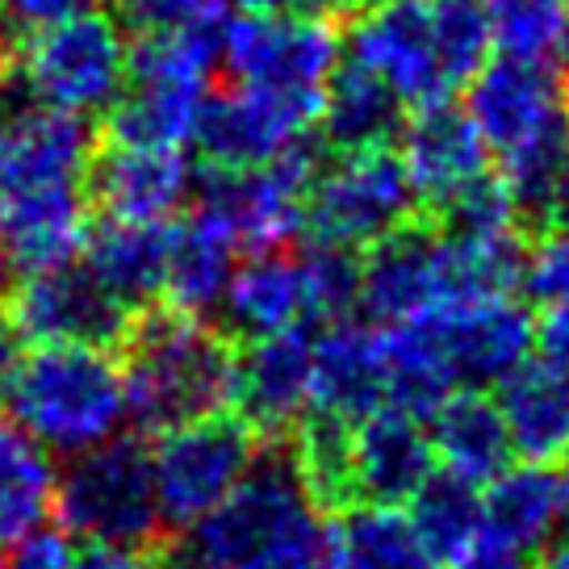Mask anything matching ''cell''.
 Listing matches in <instances>:
<instances>
[{
  "mask_svg": "<svg viewBox=\"0 0 569 569\" xmlns=\"http://www.w3.org/2000/svg\"><path fill=\"white\" fill-rule=\"evenodd\" d=\"M465 89V113L486 139L490 160H498V180L516 197L519 218L545 227L569 168V84L549 63L498 59Z\"/></svg>",
  "mask_w": 569,
  "mask_h": 569,
  "instance_id": "cell-1",
  "label": "cell"
},
{
  "mask_svg": "<svg viewBox=\"0 0 569 569\" xmlns=\"http://www.w3.org/2000/svg\"><path fill=\"white\" fill-rule=\"evenodd\" d=\"M126 419L139 436L234 410L239 348L227 331L177 310H142L122 339Z\"/></svg>",
  "mask_w": 569,
  "mask_h": 569,
  "instance_id": "cell-2",
  "label": "cell"
},
{
  "mask_svg": "<svg viewBox=\"0 0 569 569\" xmlns=\"http://www.w3.org/2000/svg\"><path fill=\"white\" fill-rule=\"evenodd\" d=\"M0 398L21 431L63 457L97 448L126 423L118 360L84 343H38L30 356H18Z\"/></svg>",
  "mask_w": 569,
  "mask_h": 569,
  "instance_id": "cell-3",
  "label": "cell"
},
{
  "mask_svg": "<svg viewBox=\"0 0 569 569\" xmlns=\"http://www.w3.org/2000/svg\"><path fill=\"white\" fill-rule=\"evenodd\" d=\"M51 516L71 540L156 549L163 532L151 448L142 436H109L97 448L76 452L54 478Z\"/></svg>",
  "mask_w": 569,
  "mask_h": 569,
  "instance_id": "cell-4",
  "label": "cell"
},
{
  "mask_svg": "<svg viewBox=\"0 0 569 569\" xmlns=\"http://www.w3.org/2000/svg\"><path fill=\"white\" fill-rule=\"evenodd\" d=\"M319 507L310 502L298 465L289 448L256 452L251 469L239 478L231 495L206 516L189 523L172 552H163V569H234L248 557L268 549L277 536H284L293 523L315 516Z\"/></svg>",
  "mask_w": 569,
  "mask_h": 569,
  "instance_id": "cell-5",
  "label": "cell"
},
{
  "mask_svg": "<svg viewBox=\"0 0 569 569\" xmlns=\"http://www.w3.org/2000/svg\"><path fill=\"white\" fill-rule=\"evenodd\" d=\"M126 34L122 21L84 9L51 30L21 38L13 68L21 71L34 101L68 109L80 118L106 113L126 80Z\"/></svg>",
  "mask_w": 569,
  "mask_h": 569,
  "instance_id": "cell-6",
  "label": "cell"
},
{
  "mask_svg": "<svg viewBox=\"0 0 569 569\" xmlns=\"http://www.w3.org/2000/svg\"><path fill=\"white\" fill-rule=\"evenodd\" d=\"M260 452V436L234 410L201 415L160 431L151 448V478L163 528L184 532L231 495Z\"/></svg>",
  "mask_w": 569,
  "mask_h": 569,
  "instance_id": "cell-7",
  "label": "cell"
},
{
  "mask_svg": "<svg viewBox=\"0 0 569 569\" xmlns=\"http://www.w3.org/2000/svg\"><path fill=\"white\" fill-rule=\"evenodd\" d=\"M319 168L322 139L310 134L260 168H210L197 206L227 222L239 251H284L306 234V193Z\"/></svg>",
  "mask_w": 569,
  "mask_h": 569,
  "instance_id": "cell-8",
  "label": "cell"
},
{
  "mask_svg": "<svg viewBox=\"0 0 569 569\" xmlns=\"http://www.w3.org/2000/svg\"><path fill=\"white\" fill-rule=\"evenodd\" d=\"M407 218H415V193L393 147L339 151L306 193V234L331 248L365 251Z\"/></svg>",
  "mask_w": 569,
  "mask_h": 569,
  "instance_id": "cell-9",
  "label": "cell"
},
{
  "mask_svg": "<svg viewBox=\"0 0 569 569\" xmlns=\"http://www.w3.org/2000/svg\"><path fill=\"white\" fill-rule=\"evenodd\" d=\"M343 59V38L327 13H239L227 21L218 63L234 84L322 92Z\"/></svg>",
  "mask_w": 569,
  "mask_h": 569,
  "instance_id": "cell-10",
  "label": "cell"
},
{
  "mask_svg": "<svg viewBox=\"0 0 569 569\" xmlns=\"http://www.w3.org/2000/svg\"><path fill=\"white\" fill-rule=\"evenodd\" d=\"M410 322L423 331L457 386H495L536 348V322L516 293L436 302L410 315Z\"/></svg>",
  "mask_w": 569,
  "mask_h": 569,
  "instance_id": "cell-11",
  "label": "cell"
},
{
  "mask_svg": "<svg viewBox=\"0 0 569 569\" xmlns=\"http://www.w3.org/2000/svg\"><path fill=\"white\" fill-rule=\"evenodd\" d=\"M322 92L234 84L201 109L193 142L210 168H260L315 134Z\"/></svg>",
  "mask_w": 569,
  "mask_h": 569,
  "instance_id": "cell-12",
  "label": "cell"
},
{
  "mask_svg": "<svg viewBox=\"0 0 569 569\" xmlns=\"http://www.w3.org/2000/svg\"><path fill=\"white\" fill-rule=\"evenodd\" d=\"M9 315L18 331L34 343H84L118 352L134 310H126L106 284L84 264L63 260L51 268H34L9 289Z\"/></svg>",
  "mask_w": 569,
  "mask_h": 569,
  "instance_id": "cell-13",
  "label": "cell"
},
{
  "mask_svg": "<svg viewBox=\"0 0 569 569\" xmlns=\"http://www.w3.org/2000/svg\"><path fill=\"white\" fill-rule=\"evenodd\" d=\"M348 59L381 76L402 109H427L452 97L423 0H373L360 9L348 38Z\"/></svg>",
  "mask_w": 569,
  "mask_h": 569,
  "instance_id": "cell-14",
  "label": "cell"
},
{
  "mask_svg": "<svg viewBox=\"0 0 569 569\" xmlns=\"http://www.w3.org/2000/svg\"><path fill=\"white\" fill-rule=\"evenodd\" d=\"M398 139V160L407 168L415 210H423L427 218L448 210L469 184L490 177L486 139L478 134L473 118L452 101L410 109V122H402Z\"/></svg>",
  "mask_w": 569,
  "mask_h": 569,
  "instance_id": "cell-15",
  "label": "cell"
},
{
  "mask_svg": "<svg viewBox=\"0 0 569 569\" xmlns=\"http://www.w3.org/2000/svg\"><path fill=\"white\" fill-rule=\"evenodd\" d=\"M445 298L440 284V227L436 218H407L402 227L381 234L360 256V293L356 310L373 327H390Z\"/></svg>",
  "mask_w": 569,
  "mask_h": 569,
  "instance_id": "cell-16",
  "label": "cell"
},
{
  "mask_svg": "<svg viewBox=\"0 0 569 569\" xmlns=\"http://www.w3.org/2000/svg\"><path fill=\"white\" fill-rule=\"evenodd\" d=\"M310 356H315L310 322L248 339L234 373V410L248 419L256 436L281 440L284 431H293L306 419Z\"/></svg>",
  "mask_w": 569,
  "mask_h": 569,
  "instance_id": "cell-17",
  "label": "cell"
},
{
  "mask_svg": "<svg viewBox=\"0 0 569 569\" xmlns=\"http://www.w3.org/2000/svg\"><path fill=\"white\" fill-rule=\"evenodd\" d=\"M436 473V452L423 419L381 407L352 423L348 436V481L352 507H407L410 495Z\"/></svg>",
  "mask_w": 569,
  "mask_h": 569,
  "instance_id": "cell-18",
  "label": "cell"
},
{
  "mask_svg": "<svg viewBox=\"0 0 569 569\" xmlns=\"http://www.w3.org/2000/svg\"><path fill=\"white\" fill-rule=\"evenodd\" d=\"M193 168L172 147H113L97 151L84 193L109 218L126 222H172L193 197Z\"/></svg>",
  "mask_w": 569,
  "mask_h": 569,
  "instance_id": "cell-19",
  "label": "cell"
},
{
  "mask_svg": "<svg viewBox=\"0 0 569 569\" xmlns=\"http://www.w3.org/2000/svg\"><path fill=\"white\" fill-rule=\"evenodd\" d=\"M386 407V356L381 331L365 322L339 319L315 339L310 356V410L356 423Z\"/></svg>",
  "mask_w": 569,
  "mask_h": 569,
  "instance_id": "cell-20",
  "label": "cell"
},
{
  "mask_svg": "<svg viewBox=\"0 0 569 569\" xmlns=\"http://www.w3.org/2000/svg\"><path fill=\"white\" fill-rule=\"evenodd\" d=\"M495 407L502 415L511 452L549 465L569 452V369L549 356H523L495 381Z\"/></svg>",
  "mask_w": 569,
  "mask_h": 569,
  "instance_id": "cell-21",
  "label": "cell"
},
{
  "mask_svg": "<svg viewBox=\"0 0 569 569\" xmlns=\"http://www.w3.org/2000/svg\"><path fill=\"white\" fill-rule=\"evenodd\" d=\"M84 231H89L84 184L0 197V248L9 251L18 272L76 260Z\"/></svg>",
  "mask_w": 569,
  "mask_h": 569,
  "instance_id": "cell-22",
  "label": "cell"
},
{
  "mask_svg": "<svg viewBox=\"0 0 569 569\" xmlns=\"http://www.w3.org/2000/svg\"><path fill=\"white\" fill-rule=\"evenodd\" d=\"M168 222H126L101 218L89 222L80 256L97 281L126 306V310H151L163 298V272H168Z\"/></svg>",
  "mask_w": 569,
  "mask_h": 569,
  "instance_id": "cell-23",
  "label": "cell"
},
{
  "mask_svg": "<svg viewBox=\"0 0 569 569\" xmlns=\"http://www.w3.org/2000/svg\"><path fill=\"white\" fill-rule=\"evenodd\" d=\"M234 260H239V243L227 231V222L206 206H197L180 227H172L160 302L189 319H210L239 268Z\"/></svg>",
  "mask_w": 569,
  "mask_h": 569,
  "instance_id": "cell-24",
  "label": "cell"
},
{
  "mask_svg": "<svg viewBox=\"0 0 569 569\" xmlns=\"http://www.w3.org/2000/svg\"><path fill=\"white\" fill-rule=\"evenodd\" d=\"M431 423V452H436V469H445L452 478L469 481V486H486L498 469L511 461V440L502 415L495 407V393L481 386H461L427 415Z\"/></svg>",
  "mask_w": 569,
  "mask_h": 569,
  "instance_id": "cell-25",
  "label": "cell"
},
{
  "mask_svg": "<svg viewBox=\"0 0 569 569\" xmlns=\"http://www.w3.org/2000/svg\"><path fill=\"white\" fill-rule=\"evenodd\" d=\"M319 126L322 142L336 151L390 147V139L402 130V101L393 97L381 76L360 68L356 59H339L322 84Z\"/></svg>",
  "mask_w": 569,
  "mask_h": 569,
  "instance_id": "cell-26",
  "label": "cell"
},
{
  "mask_svg": "<svg viewBox=\"0 0 569 569\" xmlns=\"http://www.w3.org/2000/svg\"><path fill=\"white\" fill-rule=\"evenodd\" d=\"M218 310L227 315V327H231L234 336L243 339L272 336V331L306 322V293L298 256L251 251L248 264L234 268Z\"/></svg>",
  "mask_w": 569,
  "mask_h": 569,
  "instance_id": "cell-27",
  "label": "cell"
},
{
  "mask_svg": "<svg viewBox=\"0 0 569 569\" xmlns=\"http://www.w3.org/2000/svg\"><path fill=\"white\" fill-rule=\"evenodd\" d=\"M561 519V478L549 465H507L486 481L481 495V536L536 552Z\"/></svg>",
  "mask_w": 569,
  "mask_h": 569,
  "instance_id": "cell-28",
  "label": "cell"
},
{
  "mask_svg": "<svg viewBox=\"0 0 569 569\" xmlns=\"http://www.w3.org/2000/svg\"><path fill=\"white\" fill-rule=\"evenodd\" d=\"M336 569H440L402 507L360 502L327 523Z\"/></svg>",
  "mask_w": 569,
  "mask_h": 569,
  "instance_id": "cell-29",
  "label": "cell"
},
{
  "mask_svg": "<svg viewBox=\"0 0 569 569\" xmlns=\"http://www.w3.org/2000/svg\"><path fill=\"white\" fill-rule=\"evenodd\" d=\"M54 461L13 419L0 423V545L34 532L51 519Z\"/></svg>",
  "mask_w": 569,
  "mask_h": 569,
  "instance_id": "cell-30",
  "label": "cell"
},
{
  "mask_svg": "<svg viewBox=\"0 0 569 569\" xmlns=\"http://www.w3.org/2000/svg\"><path fill=\"white\" fill-rule=\"evenodd\" d=\"M410 528L419 532L423 549L436 557V566H448L457 552L481 532V495L478 486L436 469L431 478L410 495L407 502Z\"/></svg>",
  "mask_w": 569,
  "mask_h": 569,
  "instance_id": "cell-31",
  "label": "cell"
},
{
  "mask_svg": "<svg viewBox=\"0 0 569 569\" xmlns=\"http://www.w3.org/2000/svg\"><path fill=\"white\" fill-rule=\"evenodd\" d=\"M490 51L519 63H549L561 54L569 0H486Z\"/></svg>",
  "mask_w": 569,
  "mask_h": 569,
  "instance_id": "cell-32",
  "label": "cell"
},
{
  "mask_svg": "<svg viewBox=\"0 0 569 569\" xmlns=\"http://www.w3.org/2000/svg\"><path fill=\"white\" fill-rule=\"evenodd\" d=\"M423 4L445 80L452 84V92L465 89L490 59L486 0H423Z\"/></svg>",
  "mask_w": 569,
  "mask_h": 569,
  "instance_id": "cell-33",
  "label": "cell"
},
{
  "mask_svg": "<svg viewBox=\"0 0 569 569\" xmlns=\"http://www.w3.org/2000/svg\"><path fill=\"white\" fill-rule=\"evenodd\" d=\"M306 293V322H339L356 310L360 293V251L315 243L298 256Z\"/></svg>",
  "mask_w": 569,
  "mask_h": 569,
  "instance_id": "cell-34",
  "label": "cell"
},
{
  "mask_svg": "<svg viewBox=\"0 0 569 569\" xmlns=\"http://www.w3.org/2000/svg\"><path fill=\"white\" fill-rule=\"evenodd\" d=\"M234 569H336L331 566V536L327 523L315 516H306L302 523H293L284 536H277L268 549L248 557L243 566Z\"/></svg>",
  "mask_w": 569,
  "mask_h": 569,
  "instance_id": "cell-35",
  "label": "cell"
},
{
  "mask_svg": "<svg viewBox=\"0 0 569 569\" xmlns=\"http://www.w3.org/2000/svg\"><path fill=\"white\" fill-rule=\"evenodd\" d=\"M519 284L536 302H557L569 293V231L566 227H545L540 243L523 251V277Z\"/></svg>",
  "mask_w": 569,
  "mask_h": 569,
  "instance_id": "cell-36",
  "label": "cell"
},
{
  "mask_svg": "<svg viewBox=\"0 0 569 569\" xmlns=\"http://www.w3.org/2000/svg\"><path fill=\"white\" fill-rule=\"evenodd\" d=\"M84 9H92V0H0V30L9 34V42H21Z\"/></svg>",
  "mask_w": 569,
  "mask_h": 569,
  "instance_id": "cell-37",
  "label": "cell"
},
{
  "mask_svg": "<svg viewBox=\"0 0 569 569\" xmlns=\"http://www.w3.org/2000/svg\"><path fill=\"white\" fill-rule=\"evenodd\" d=\"M13 545L18 549L4 557V569H76V545L63 528H34Z\"/></svg>",
  "mask_w": 569,
  "mask_h": 569,
  "instance_id": "cell-38",
  "label": "cell"
},
{
  "mask_svg": "<svg viewBox=\"0 0 569 569\" xmlns=\"http://www.w3.org/2000/svg\"><path fill=\"white\" fill-rule=\"evenodd\" d=\"M206 4L213 0H118V13H122V26L139 34H160V30H177L184 21H193Z\"/></svg>",
  "mask_w": 569,
  "mask_h": 569,
  "instance_id": "cell-39",
  "label": "cell"
},
{
  "mask_svg": "<svg viewBox=\"0 0 569 569\" xmlns=\"http://www.w3.org/2000/svg\"><path fill=\"white\" fill-rule=\"evenodd\" d=\"M448 569H532V561H528V552L516 549V545H502L495 536L478 532L452 561H448Z\"/></svg>",
  "mask_w": 569,
  "mask_h": 569,
  "instance_id": "cell-40",
  "label": "cell"
},
{
  "mask_svg": "<svg viewBox=\"0 0 569 569\" xmlns=\"http://www.w3.org/2000/svg\"><path fill=\"white\" fill-rule=\"evenodd\" d=\"M76 569H163L160 549H122V545H89L76 549Z\"/></svg>",
  "mask_w": 569,
  "mask_h": 569,
  "instance_id": "cell-41",
  "label": "cell"
},
{
  "mask_svg": "<svg viewBox=\"0 0 569 569\" xmlns=\"http://www.w3.org/2000/svg\"><path fill=\"white\" fill-rule=\"evenodd\" d=\"M536 343L552 365L569 369V293L557 302H545V315L536 322Z\"/></svg>",
  "mask_w": 569,
  "mask_h": 569,
  "instance_id": "cell-42",
  "label": "cell"
},
{
  "mask_svg": "<svg viewBox=\"0 0 569 569\" xmlns=\"http://www.w3.org/2000/svg\"><path fill=\"white\" fill-rule=\"evenodd\" d=\"M21 356V331L13 315H9V306L0 302V386H4V377L13 373V365H18Z\"/></svg>",
  "mask_w": 569,
  "mask_h": 569,
  "instance_id": "cell-43",
  "label": "cell"
},
{
  "mask_svg": "<svg viewBox=\"0 0 569 569\" xmlns=\"http://www.w3.org/2000/svg\"><path fill=\"white\" fill-rule=\"evenodd\" d=\"M239 13H310L306 0H231Z\"/></svg>",
  "mask_w": 569,
  "mask_h": 569,
  "instance_id": "cell-44",
  "label": "cell"
},
{
  "mask_svg": "<svg viewBox=\"0 0 569 569\" xmlns=\"http://www.w3.org/2000/svg\"><path fill=\"white\" fill-rule=\"evenodd\" d=\"M545 227H566V231H569V168H566V177H561V184H557V193H552V206H549Z\"/></svg>",
  "mask_w": 569,
  "mask_h": 569,
  "instance_id": "cell-45",
  "label": "cell"
},
{
  "mask_svg": "<svg viewBox=\"0 0 569 569\" xmlns=\"http://www.w3.org/2000/svg\"><path fill=\"white\" fill-rule=\"evenodd\" d=\"M373 0H306L310 13H339V18H356L360 9H369Z\"/></svg>",
  "mask_w": 569,
  "mask_h": 569,
  "instance_id": "cell-46",
  "label": "cell"
},
{
  "mask_svg": "<svg viewBox=\"0 0 569 569\" xmlns=\"http://www.w3.org/2000/svg\"><path fill=\"white\" fill-rule=\"evenodd\" d=\"M536 569H569V540H566V545H557V549H552Z\"/></svg>",
  "mask_w": 569,
  "mask_h": 569,
  "instance_id": "cell-47",
  "label": "cell"
},
{
  "mask_svg": "<svg viewBox=\"0 0 569 569\" xmlns=\"http://www.w3.org/2000/svg\"><path fill=\"white\" fill-rule=\"evenodd\" d=\"M557 528H566L569 532V473L561 478V519H557Z\"/></svg>",
  "mask_w": 569,
  "mask_h": 569,
  "instance_id": "cell-48",
  "label": "cell"
},
{
  "mask_svg": "<svg viewBox=\"0 0 569 569\" xmlns=\"http://www.w3.org/2000/svg\"><path fill=\"white\" fill-rule=\"evenodd\" d=\"M561 59L569 63V26H566V42H561Z\"/></svg>",
  "mask_w": 569,
  "mask_h": 569,
  "instance_id": "cell-49",
  "label": "cell"
},
{
  "mask_svg": "<svg viewBox=\"0 0 569 569\" xmlns=\"http://www.w3.org/2000/svg\"><path fill=\"white\" fill-rule=\"evenodd\" d=\"M0 569H4V545H0Z\"/></svg>",
  "mask_w": 569,
  "mask_h": 569,
  "instance_id": "cell-50",
  "label": "cell"
},
{
  "mask_svg": "<svg viewBox=\"0 0 569 569\" xmlns=\"http://www.w3.org/2000/svg\"><path fill=\"white\" fill-rule=\"evenodd\" d=\"M0 59H4V42H0Z\"/></svg>",
  "mask_w": 569,
  "mask_h": 569,
  "instance_id": "cell-51",
  "label": "cell"
}]
</instances>
